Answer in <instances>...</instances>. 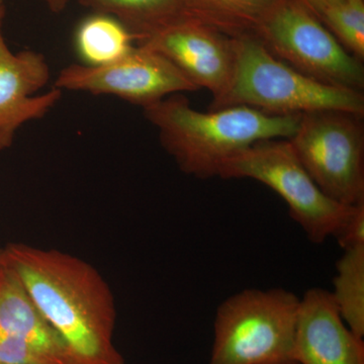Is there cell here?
Segmentation results:
<instances>
[{"instance_id":"1","label":"cell","mask_w":364,"mask_h":364,"mask_svg":"<svg viewBox=\"0 0 364 364\" xmlns=\"http://www.w3.org/2000/svg\"><path fill=\"white\" fill-rule=\"evenodd\" d=\"M2 258L18 275L71 364H124L114 344L116 304L92 265L71 254L9 243Z\"/></svg>"},{"instance_id":"2","label":"cell","mask_w":364,"mask_h":364,"mask_svg":"<svg viewBox=\"0 0 364 364\" xmlns=\"http://www.w3.org/2000/svg\"><path fill=\"white\" fill-rule=\"evenodd\" d=\"M143 112L179 169L198 178L219 176L228 160L253 144L289 140L301 116H274L244 105L200 112L181 95H170Z\"/></svg>"},{"instance_id":"3","label":"cell","mask_w":364,"mask_h":364,"mask_svg":"<svg viewBox=\"0 0 364 364\" xmlns=\"http://www.w3.org/2000/svg\"><path fill=\"white\" fill-rule=\"evenodd\" d=\"M234 66L231 77L210 109L252 107L274 116L337 111L363 117L361 91L320 82L306 76L268 51L250 33L233 37Z\"/></svg>"},{"instance_id":"4","label":"cell","mask_w":364,"mask_h":364,"mask_svg":"<svg viewBox=\"0 0 364 364\" xmlns=\"http://www.w3.org/2000/svg\"><path fill=\"white\" fill-rule=\"evenodd\" d=\"M299 298L284 289H248L225 299L214 322L208 364H298Z\"/></svg>"},{"instance_id":"5","label":"cell","mask_w":364,"mask_h":364,"mask_svg":"<svg viewBox=\"0 0 364 364\" xmlns=\"http://www.w3.org/2000/svg\"><path fill=\"white\" fill-rule=\"evenodd\" d=\"M219 176L254 179L272 188L286 202L291 219L315 244L335 237L352 207L340 205L323 193L287 139L253 144L228 160Z\"/></svg>"},{"instance_id":"6","label":"cell","mask_w":364,"mask_h":364,"mask_svg":"<svg viewBox=\"0 0 364 364\" xmlns=\"http://www.w3.org/2000/svg\"><path fill=\"white\" fill-rule=\"evenodd\" d=\"M253 31L268 51L305 75L337 87L363 90L360 60L347 52L299 0H277Z\"/></svg>"},{"instance_id":"7","label":"cell","mask_w":364,"mask_h":364,"mask_svg":"<svg viewBox=\"0 0 364 364\" xmlns=\"http://www.w3.org/2000/svg\"><path fill=\"white\" fill-rule=\"evenodd\" d=\"M361 117L324 111L301 114L291 139L296 156L324 195L342 205L364 202Z\"/></svg>"},{"instance_id":"8","label":"cell","mask_w":364,"mask_h":364,"mask_svg":"<svg viewBox=\"0 0 364 364\" xmlns=\"http://www.w3.org/2000/svg\"><path fill=\"white\" fill-rule=\"evenodd\" d=\"M54 87L61 91L112 95L142 109L170 95L198 90L168 59L139 45L105 65L66 66L59 72Z\"/></svg>"},{"instance_id":"9","label":"cell","mask_w":364,"mask_h":364,"mask_svg":"<svg viewBox=\"0 0 364 364\" xmlns=\"http://www.w3.org/2000/svg\"><path fill=\"white\" fill-rule=\"evenodd\" d=\"M217 28L186 18L138 40L136 45L156 51L174 64L198 88L219 97L231 77L234 39Z\"/></svg>"},{"instance_id":"10","label":"cell","mask_w":364,"mask_h":364,"mask_svg":"<svg viewBox=\"0 0 364 364\" xmlns=\"http://www.w3.org/2000/svg\"><path fill=\"white\" fill-rule=\"evenodd\" d=\"M6 6H0V144L11 147L23 124L42 119L59 102L62 91L38 95L49 83L50 67L42 53H14L4 35Z\"/></svg>"},{"instance_id":"11","label":"cell","mask_w":364,"mask_h":364,"mask_svg":"<svg viewBox=\"0 0 364 364\" xmlns=\"http://www.w3.org/2000/svg\"><path fill=\"white\" fill-rule=\"evenodd\" d=\"M294 358L298 364H364V341L345 324L329 291L299 299Z\"/></svg>"},{"instance_id":"12","label":"cell","mask_w":364,"mask_h":364,"mask_svg":"<svg viewBox=\"0 0 364 364\" xmlns=\"http://www.w3.org/2000/svg\"><path fill=\"white\" fill-rule=\"evenodd\" d=\"M0 336L28 342L58 364H71L65 345L46 322L18 275L0 264Z\"/></svg>"},{"instance_id":"13","label":"cell","mask_w":364,"mask_h":364,"mask_svg":"<svg viewBox=\"0 0 364 364\" xmlns=\"http://www.w3.org/2000/svg\"><path fill=\"white\" fill-rule=\"evenodd\" d=\"M95 13L112 16L123 23L136 42L160 28L193 18L184 0H78Z\"/></svg>"},{"instance_id":"14","label":"cell","mask_w":364,"mask_h":364,"mask_svg":"<svg viewBox=\"0 0 364 364\" xmlns=\"http://www.w3.org/2000/svg\"><path fill=\"white\" fill-rule=\"evenodd\" d=\"M136 45L133 35L116 18L97 14L81 21L75 33V48L82 64L100 66L111 63Z\"/></svg>"},{"instance_id":"15","label":"cell","mask_w":364,"mask_h":364,"mask_svg":"<svg viewBox=\"0 0 364 364\" xmlns=\"http://www.w3.org/2000/svg\"><path fill=\"white\" fill-rule=\"evenodd\" d=\"M333 301L345 324L364 336V245L345 249L336 263L333 280Z\"/></svg>"},{"instance_id":"16","label":"cell","mask_w":364,"mask_h":364,"mask_svg":"<svg viewBox=\"0 0 364 364\" xmlns=\"http://www.w3.org/2000/svg\"><path fill=\"white\" fill-rule=\"evenodd\" d=\"M277 0H184L191 16L231 33L232 37L254 30L261 16Z\"/></svg>"},{"instance_id":"17","label":"cell","mask_w":364,"mask_h":364,"mask_svg":"<svg viewBox=\"0 0 364 364\" xmlns=\"http://www.w3.org/2000/svg\"><path fill=\"white\" fill-rule=\"evenodd\" d=\"M352 56L364 58L363 0H336L317 14Z\"/></svg>"},{"instance_id":"18","label":"cell","mask_w":364,"mask_h":364,"mask_svg":"<svg viewBox=\"0 0 364 364\" xmlns=\"http://www.w3.org/2000/svg\"><path fill=\"white\" fill-rule=\"evenodd\" d=\"M334 238L343 250L364 245V202L352 205Z\"/></svg>"},{"instance_id":"19","label":"cell","mask_w":364,"mask_h":364,"mask_svg":"<svg viewBox=\"0 0 364 364\" xmlns=\"http://www.w3.org/2000/svg\"><path fill=\"white\" fill-rule=\"evenodd\" d=\"M299 1L303 2L309 9H311L313 14H315V16H317L323 9L336 1V0H299Z\"/></svg>"},{"instance_id":"20","label":"cell","mask_w":364,"mask_h":364,"mask_svg":"<svg viewBox=\"0 0 364 364\" xmlns=\"http://www.w3.org/2000/svg\"><path fill=\"white\" fill-rule=\"evenodd\" d=\"M39 1L45 4V6H47L53 13H61L68 6L70 0H39Z\"/></svg>"},{"instance_id":"21","label":"cell","mask_w":364,"mask_h":364,"mask_svg":"<svg viewBox=\"0 0 364 364\" xmlns=\"http://www.w3.org/2000/svg\"><path fill=\"white\" fill-rule=\"evenodd\" d=\"M2 262V248H0V264Z\"/></svg>"},{"instance_id":"22","label":"cell","mask_w":364,"mask_h":364,"mask_svg":"<svg viewBox=\"0 0 364 364\" xmlns=\"http://www.w3.org/2000/svg\"><path fill=\"white\" fill-rule=\"evenodd\" d=\"M4 150V146L0 144V151Z\"/></svg>"},{"instance_id":"23","label":"cell","mask_w":364,"mask_h":364,"mask_svg":"<svg viewBox=\"0 0 364 364\" xmlns=\"http://www.w3.org/2000/svg\"><path fill=\"white\" fill-rule=\"evenodd\" d=\"M4 0H0V6H1V4H4Z\"/></svg>"}]
</instances>
